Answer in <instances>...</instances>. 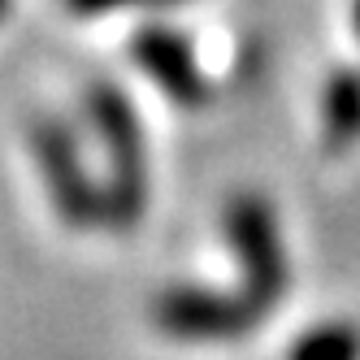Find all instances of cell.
<instances>
[{
  "instance_id": "8",
  "label": "cell",
  "mask_w": 360,
  "mask_h": 360,
  "mask_svg": "<svg viewBox=\"0 0 360 360\" xmlns=\"http://www.w3.org/2000/svg\"><path fill=\"white\" fill-rule=\"evenodd\" d=\"M70 13L79 18H100V13H113V9H131V5H178V0H65Z\"/></svg>"
},
{
  "instance_id": "5",
  "label": "cell",
  "mask_w": 360,
  "mask_h": 360,
  "mask_svg": "<svg viewBox=\"0 0 360 360\" xmlns=\"http://www.w3.org/2000/svg\"><path fill=\"white\" fill-rule=\"evenodd\" d=\"M131 57L148 79L157 83V91H165L174 105L200 109L204 100H209V83H204V74H200V61L191 53V44L174 27H165V22H148V27L135 31Z\"/></svg>"
},
{
  "instance_id": "3",
  "label": "cell",
  "mask_w": 360,
  "mask_h": 360,
  "mask_svg": "<svg viewBox=\"0 0 360 360\" xmlns=\"http://www.w3.org/2000/svg\"><path fill=\"white\" fill-rule=\"evenodd\" d=\"M31 148H35L48 200H53V213L70 230H87L96 221H105L100 187L91 183V174L83 169V157H79V143H74L70 126L57 122V117H35L31 122Z\"/></svg>"
},
{
  "instance_id": "2",
  "label": "cell",
  "mask_w": 360,
  "mask_h": 360,
  "mask_svg": "<svg viewBox=\"0 0 360 360\" xmlns=\"http://www.w3.org/2000/svg\"><path fill=\"white\" fill-rule=\"evenodd\" d=\"M226 243L230 252L239 256V269H243V300L256 317L265 308L278 304L282 287H287V256H282V239H278V221L274 209L261 195H235L226 204Z\"/></svg>"
},
{
  "instance_id": "1",
  "label": "cell",
  "mask_w": 360,
  "mask_h": 360,
  "mask_svg": "<svg viewBox=\"0 0 360 360\" xmlns=\"http://www.w3.org/2000/svg\"><path fill=\"white\" fill-rule=\"evenodd\" d=\"M87 122L105 148L109 178L100 187V209L105 226L113 230H135L148 209V148H143V126L126 91L109 79H96L87 87Z\"/></svg>"
},
{
  "instance_id": "7",
  "label": "cell",
  "mask_w": 360,
  "mask_h": 360,
  "mask_svg": "<svg viewBox=\"0 0 360 360\" xmlns=\"http://www.w3.org/2000/svg\"><path fill=\"white\" fill-rule=\"evenodd\" d=\"M326 131L330 143H352L360 135V79L356 74H339L326 96Z\"/></svg>"
},
{
  "instance_id": "6",
  "label": "cell",
  "mask_w": 360,
  "mask_h": 360,
  "mask_svg": "<svg viewBox=\"0 0 360 360\" xmlns=\"http://www.w3.org/2000/svg\"><path fill=\"white\" fill-rule=\"evenodd\" d=\"M287 360H360V330L347 321H326L300 334Z\"/></svg>"
},
{
  "instance_id": "4",
  "label": "cell",
  "mask_w": 360,
  "mask_h": 360,
  "mask_svg": "<svg viewBox=\"0 0 360 360\" xmlns=\"http://www.w3.org/2000/svg\"><path fill=\"white\" fill-rule=\"evenodd\" d=\"M152 321L161 334L183 343H226L248 334L256 313L243 295H221L209 287H165L152 300Z\"/></svg>"
},
{
  "instance_id": "9",
  "label": "cell",
  "mask_w": 360,
  "mask_h": 360,
  "mask_svg": "<svg viewBox=\"0 0 360 360\" xmlns=\"http://www.w3.org/2000/svg\"><path fill=\"white\" fill-rule=\"evenodd\" d=\"M9 13V0H0V18H5Z\"/></svg>"
}]
</instances>
